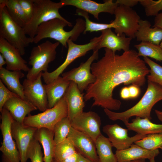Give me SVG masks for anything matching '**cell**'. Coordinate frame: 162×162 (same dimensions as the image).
<instances>
[{"label": "cell", "mask_w": 162, "mask_h": 162, "mask_svg": "<svg viewBox=\"0 0 162 162\" xmlns=\"http://www.w3.org/2000/svg\"><path fill=\"white\" fill-rule=\"evenodd\" d=\"M104 51V56L91 65V71L96 80L88 87L84 99L87 101L93 98L92 106L118 110L121 102L113 98L114 89L122 84L143 86L149 69L135 50H130L121 55L106 48Z\"/></svg>", "instance_id": "cell-1"}, {"label": "cell", "mask_w": 162, "mask_h": 162, "mask_svg": "<svg viewBox=\"0 0 162 162\" xmlns=\"http://www.w3.org/2000/svg\"><path fill=\"white\" fill-rule=\"evenodd\" d=\"M67 26L72 27V25L67 20L58 18L44 22L38 26L36 34L33 38V43L37 44L44 39L50 38L67 48V42L69 39L76 41L81 34L83 33L86 28L85 22L82 19H77L73 28L68 32L64 29V27Z\"/></svg>", "instance_id": "cell-2"}, {"label": "cell", "mask_w": 162, "mask_h": 162, "mask_svg": "<svg viewBox=\"0 0 162 162\" xmlns=\"http://www.w3.org/2000/svg\"><path fill=\"white\" fill-rule=\"evenodd\" d=\"M162 100V86L159 84L148 81V87L140 101L130 108L122 112H115L104 109V112L111 120H120L124 123L129 122L133 116L152 119L151 112L154 105Z\"/></svg>", "instance_id": "cell-3"}, {"label": "cell", "mask_w": 162, "mask_h": 162, "mask_svg": "<svg viewBox=\"0 0 162 162\" xmlns=\"http://www.w3.org/2000/svg\"><path fill=\"white\" fill-rule=\"evenodd\" d=\"M0 37L17 49L22 56L25 54V48L33 43V38L26 36L24 28L11 18L5 5L1 3Z\"/></svg>", "instance_id": "cell-4"}, {"label": "cell", "mask_w": 162, "mask_h": 162, "mask_svg": "<svg viewBox=\"0 0 162 162\" xmlns=\"http://www.w3.org/2000/svg\"><path fill=\"white\" fill-rule=\"evenodd\" d=\"M34 11L33 15L23 28L26 35L33 38L38 26L51 20L58 18L66 20L59 14V9L64 6L60 2L50 0H33Z\"/></svg>", "instance_id": "cell-5"}, {"label": "cell", "mask_w": 162, "mask_h": 162, "mask_svg": "<svg viewBox=\"0 0 162 162\" xmlns=\"http://www.w3.org/2000/svg\"><path fill=\"white\" fill-rule=\"evenodd\" d=\"M60 44L47 40L32 48L28 62L32 68L26 75L27 79H35L42 71H47L49 64L56 58V49Z\"/></svg>", "instance_id": "cell-6"}, {"label": "cell", "mask_w": 162, "mask_h": 162, "mask_svg": "<svg viewBox=\"0 0 162 162\" xmlns=\"http://www.w3.org/2000/svg\"><path fill=\"white\" fill-rule=\"evenodd\" d=\"M68 115L67 104L64 95L53 107L36 115H28L25 117L22 124L37 129L46 128L53 131L55 124Z\"/></svg>", "instance_id": "cell-7"}, {"label": "cell", "mask_w": 162, "mask_h": 162, "mask_svg": "<svg viewBox=\"0 0 162 162\" xmlns=\"http://www.w3.org/2000/svg\"><path fill=\"white\" fill-rule=\"evenodd\" d=\"M100 38V36L95 37L91 39L89 43L84 44H76L69 39L67 42L68 48L67 54L64 62L52 72L47 71L42 73V76L45 83L48 84L59 76L75 60L85 56L90 50H94Z\"/></svg>", "instance_id": "cell-8"}, {"label": "cell", "mask_w": 162, "mask_h": 162, "mask_svg": "<svg viewBox=\"0 0 162 162\" xmlns=\"http://www.w3.org/2000/svg\"><path fill=\"white\" fill-rule=\"evenodd\" d=\"M1 112L0 128L3 140L0 147L2 162H20V154L11 132L14 119L10 112L3 108Z\"/></svg>", "instance_id": "cell-9"}, {"label": "cell", "mask_w": 162, "mask_h": 162, "mask_svg": "<svg viewBox=\"0 0 162 162\" xmlns=\"http://www.w3.org/2000/svg\"><path fill=\"white\" fill-rule=\"evenodd\" d=\"M114 14L115 19L112 22L115 24V31L117 35L124 34L128 37L135 38L141 19L136 12L131 8L118 5Z\"/></svg>", "instance_id": "cell-10"}, {"label": "cell", "mask_w": 162, "mask_h": 162, "mask_svg": "<svg viewBox=\"0 0 162 162\" xmlns=\"http://www.w3.org/2000/svg\"><path fill=\"white\" fill-rule=\"evenodd\" d=\"M93 51L92 55L85 62L81 63L78 67L62 74L65 80L75 83L82 93L95 81V77L91 72V66L93 62L98 59L99 54L98 50Z\"/></svg>", "instance_id": "cell-11"}, {"label": "cell", "mask_w": 162, "mask_h": 162, "mask_svg": "<svg viewBox=\"0 0 162 162\" xmlns=\"http://www.w3.org/2000/svg\"><path fill=\"white\" fill-rule=\"evenodd\" d=\"M42 73L35 79H24L22 85L26 100L43 112L48 109V102L46 91L41 81Z\"/></svg>", "instance_id": "cell-12"}, {"label": "cell", "mask_w": 162, "mask_h": 162, "mask_svg": "<svg viewBox=\"0 0 162 162\" xmlns=\"http://www.w3.org/2000/svg\"><path fill=\"white\" fill-rule=\"evenodd\" d=\"M75 129L87 135L94 142L102 134L100 117L92 111L83 112L70 122Z\"/></svg>", "instance_id": "cell-13"}, {"label": "cell", "mask_w": 162, "mask_h": 162, "mask_svg": "<svg viewBox=\"0 0 162 162\" xmlns=\"http://www.w3.org/2000/svg\"><path fill=\"white\" fill-rule=\"evenodd\" d=\"M128 130L117 124L106 125L103 128V132L108 136L112 147L115 148L117 150L127 149L147 135L137 134L134 136L130 137L128 135Z\"/></svg>", "instance_id": "cell-14"}, {"label": "cell", "mask_w": 162, "mask_h": 162, "mask_svg": "<svg viewBox=\"0 0 162 162\" xmlns=\"http://www.w3.org/2000/svg\"><path fill=\"white\" fill-rule=\"evenodd\" d=\"M11 129L13 137L20 154V162H27L28 150L37 129L25 126L14 120Z\"/></svg>", "instance_id": "cell-15"}, {"label": "cell", "mask_w": 162, "mask_h": 162, "mask_svg": "<svg viewBox=\"0 0 162 162\" xmlns=\"http://www.w3.org/2000/svg\"><path fill=\"white\" fill-rule=\"evenodd\" d=\"M63 6L71 5L93 16L98 20L99 14L102 12L114 14L115 10L118 6L112 0H105L104 3H100L91 0H61Z\"/></svg>", "instance_id": "cell-16"}, {"label": "cell", "mask_w": 162, "mask_h": 162, "mask_svg": "<svg viewBox=\"0 0 162 162\" xmlns=\"http://www.w3.org/2000/svg\"><path fill=\"white\" fill-rule=\"evenodd\" d=\"M67 138L78 153L92 162H99L95 142L91 138L72 127Z\"/></svg>", "instance_id": "cell-17"}, {"label": "cell", "mask_w": 162, "mask_h": 162, "mask_svg": "<svg viewBox=\"0 0 162 162\" xmlns=\"http://www.w3.org/2000/svg\"><path fill=\"white\" fill-rule=\"evenodd\" d=\"M0 52L5 60L7 70H23L27 72L29 70L30 68L26 64L27 62L22 58L18 50L1 37Z\"/></svg>", "instance_id": "cell-18"}, {"label": "cell", "mask_w": 162, "mask_h": 162, "mask_svg": "<svg viewBox=\"0 0 162 162\" xmlns=\"http://www.w3.org/2000/svg\"><path fill=\"white\" fill-rule=\"evenodd\" d=\"M101 32L100 40L93 51L98 50L102 48L110 50L115 52L117 51L122 50L125 52L130 50L131 38L126 37L124 34L118 36L110 28L104 30Z\"/></svg>", "instance_id": "cell-19"}, {"label": "cell", "mask_w": 162, "mask_h": 162, "mask_svg": "<svg viewBox=\"0 0 162 162\" xmlns=\"http://www.w3.org/2000/svg\"><path fill=\"white\" fill-rule=\"evenodd\" d=\"M84 95L77 85L70 81L64 94L68 106V117L70 122L83 112L85 106Z\"/></svg>", "instance_id": "cell-20"}, {"label": "cell", "mask_w": 162, "mask_h": 162, "mask_svg": "<svg viewBox=\"0 0 162 162\" xmlns=\"http://www.w3.org/2000/svg\"><path fill=\"white\" fill-rule=\"evenodd\" d=\"M159 153L158 149L148 150L134 143L127 149L116 150L115 154L117 162H128L143 159L150 160L154 158Z\"/></svg>", "instance_id": "cell-21"}, {"label": "cell", "mask_w": 162, "mask_h": 162, "mask_svg": "<svg viewBox=\"0 0 162 162\" xmlns=\"http://www.w3.org/2000/svg\"><path fill=\"white\" fill-rule=\"evenodd\" d=\"M3 107L10 112L14 120L22 124L27 115L37 110L31 103L19 96L9 100L5 103Z\"/></svg>", "instance_id": "cell-22"}, {"label": "cell", "mask_w": 162, "mask_h": 162, "mask_svg": "<svg viewBox=\"0 0 162 162\" xmlns=\"http://www.w3.org/2000/svg\"><path fill=\"white\" fill-rule=\"evenodd\" d=\"M70 82L59 76L49 83L44 85L47 98L48 109L53 107L64 96Z\"/></svg>", "instance_id": "cell-23"}, {"label": "cell", "mask_w": 162, "mask_h": 162, "mask_svg": "<svg viewBox=\"0 0 162 162\" xmlns=\"http://www.w3.org/2000/svg\"><path fill=\"white\" fill-rule=\"evenodd\" d=\"M139 27L135 34L138 41L148 42L159 45L162 41V29L157 27H151L148 21L140 19Z\"/></svg>", "instance_id": "cell-24"}, {"label": "cell", "mask_w": 162, "mask_h": 162, "mask_svg": "<svg viewBox=\"0 0 162 162\" xmlns=\"http://www.w3.org/2000/svg\"><path fill=\"white\" fill-rule=\"evenodd\" d=\"M24 76L21 70L10 71L3 67L0 69V80L3 83L10 91L26 100L23 86L20 82V79Z\"/></svg>", "instance_id": "cell-25"}, {"label": "cell", "mask_w": 162, "mask_h": 162, "mask_svg": "<svg viewBox=\"0 0 162 162\" xmlns=\"http://www.w3.org/2000/svg\"><path fill=\"white\" fill-rule=\"evenodd\" d=\"M53 131L46 128L37 129L34 137L42 145L44 151V162H52L55 144Z\"/></svg>", "instance_id": "cell-26"}, {"label": "cell", "mask_w": 162, "mask_h": 162, "mask_svg": "<svg viewBox=\"0 0 162 162\" xmlns=\"http://www.w3.org/2000/svg\"><path fill=\"white\" fill-rule=\"evenodd\" d=\"M124 124L128 130L134 131L137 134L147 135L162 133V124L154 123L146 118L136 117L131 122H127Z\"/></svg>", "instance_id": "cell-27"}, {"label": "cell", "mask_w": 162, "mask_h": 162, "mask_svg": "<svg viewBox=\"0 0 162 162\" xmlns=\"http://www.w3.org/2000/svg\"><path fill=\"white\" fill-rule=\"evenodd\" d=\"M0 3L4 4L11 18L24 28L28 22L29 19L18 0H0Z\"/></svg>", "instance_id": "cell-28"}, {"label": "cell", "mask_w": 162, "mask_h": 162, "mask_svg": "<svg viewBox=\"0 0 162 162\" xmlns=\"http://www.w3.org/2000/svg\"><path fill=\"white\" fill-rule=\"evenodd\" d=\"M95 142L99 162H117L112 150V146L108 138L101 134Z\"/></svg>", "instance_id": "cell-29"}, {"label": "cell", "mask_w": 162, "mask_h": 162, "mask_svg": "<svg viewBox=\"0 0 162 162\" xmlns=\"http://www.w3.org/2000/svg\"><path fill=\"white\" fill-rule=\"evenodd\" d=\"M134 47L137 50L139 56L150 57L157 61L162 62V49L158 45L150 43L141 42L136 44Z\"/></svg>", "instance_id": "cell-30"}, {"label": "cell", "mask_w": 162, "mask_h": 162, "mask_svg": "<svg viewBox=\"0 0 162 162\" xmlns=\"http://www.w3.org/2000/svg\"><path fill=\"white\" fill-rule=\"evenodd\" d=\"M76 152L71 141L67 138L55 145L54 159L57 162H61Z\"/></svg>", "instance_id": "cell-31"}, {"label": "cell", "mask_w": 162, "mask_h": 162, "mask_svg": "<svg viewBox=\"0 0 162 162\" xmlns=\"http://www.w3.org/2000/svg\"><path fill=\"white\" fill-rule=\"evenodd\" d=\"M72 126L68 117L64 118L55 125L54 130V141L55 145L66 139Z\"/></svg>", "instance_id": "cell-32"}, {"label": "cell", "mask_w": 162, "mask_h": 162, "mask_svg": "<svg viewBox=\"0 0 162 162\" xmlns=\"http://www.w3.org/2000/svg\"><path fill=\"white\" fill-rule=\"evenodd\" d=\"M76 14L83 17L85 19V29L83 32L86 34L87 32H101L108 28H115L114 24L111 22L109 24L98 23L91 21L89 19L88 13L82 10L77 9L76 10Z\"/></svg>", "instance_id": "cell-33"}, {"label": "cell", "mask_w": 162, "mask_h": 162, "mask_svg": "<svg viewBox=\"0 0 162 162\" xmlns=\"http://www.w3.org/2000/svg\"><path fill=\"white\" fill-rule=\"evenodd\" d=\"M134 143L148 150L160 148L162 147V133L147 135L145 137Z\"/></svg>", "instance_id": "cell-34"}, {"label": "cell", "mask_w": 162, "mask_h": 162, "mask_svg": "<svg viewBox=\"0 0 162 162\" xmlns=\"http://www.w3.org/2000/svg\"><path fill=\"white\" fill-rule=\"evenodd\" d=\"M143 59L150 68L149 74L147 76L148 81L156 83L162 86V66L148 57H144Z\"/></svg>", "instance_id": "cell-35"}, {"label": "cell", "mask_w": 162, "mask_h": 162, "mask_svg": "<svg viewBox=\"0 0 162 162\" xmlns=\"http://www.w3.org/2000/svg\"><path fill=\"white\" fill-rule=\"evenodd\" d=\"M139 2L144 8L147 16H156L162 10V0H140Z\"/></svg>", "instance_id": "cell-36"}, {"label": "cell", "mask_w": 162, "mask_h": 162, "mask_svg": "<svg viewBox=\"0 0 162 162\" xmlns=\"http://www.w3.org/2000/svg\"><path fill=\"white\" fill-rule=\"evenodd\" d=\"M28 158L31 162H44L40 144L35 137L31 143L28 152Z\"/></svg>", "instance_id": "cell-37"}, {"label": "cell", "mask_w": 162, "mask_h": 162, "mask_svg": "<svg viewBox=\"0 0 162 162\" xmlns=\"http://www.w3.org/2000/svg\"><path fill=\"white\" fill-rule=\"evenodd\" d=\"M18 96H19L6 88L0 80V112L2 111L4 104L8 100L13 97Z\"/></svg>", "instance_id": "cell-38"}, {"label": "cell", "mask_w": 162, "mask_h": 162, "mask_svg": "<svg viewBox=\"0 0 162 162\" xmlns=\"http://www.w3.org/2000/svg\"><path fill=\"white\" fill-rule=\"evenodd\" d=\"M18 1L29 21L32 17L34 11L33 0H18Z\"/></svg>", "instance_id": "cell-39"}, {"label": "cell", "mask_w": 162, "mask_h": 162, "mask_svg": "<svg viewBox=\"0 0 162 162\" xmlns=\"http://www.w3.org/2000/svg\"><path fill=\"white\" fill-rule=\"evenodd\" d=\"M140 0H117L115 2L118 5L131 8L136 5Z\"/></svg>", "instance_id": "cell-40"}, {"label": "cell", "mask_w": 162, "mask_h": 162, "mask_svg": "<svg viewBox=\"0 0 162 162\" xmlns=\"http://www.w3.org/2000/svg\"><path fill=\"white\" fill-rule=\"evenodd\" d=\"M128 87L130 99L136 98L139 96L140 92L139 87L135 85H131Z\"/></svg>", "instance_id": "cell-41"}, {"label": "cell", "mask_w": 162, "mask_h": 162, "mask_svg": "<svg viewBox=\"0 0 162 162\" xmlns=\"http://www.w3.org/2000/svg\"><path fill=\"white\" fill-rule=\"evenodd\" d=\"M120 94L121 98L123 99H130L128 87L125 86L122 88L120 91Z\"/></svg>", "instance_id": "cell-42"}, {"label": "cell", "mask_w": 162, "mask_h": 162, "mask_svg": "<svg viewBox=\"0 0 162 162\" xmlns=\"http://www.w3.org/2000/svg\"><path fill=\"white\" fill-rule=\"evenodd\" d=\"M153 27H157L162 29V12L159 13L155 16Z\"/></svg>", "instance_id": "cell-43"}, {"label": "cell", "mask_w": 162, "mask_h": 162, "mask_svg": "<svg viewBox=\"0 0 162 162\" xmlns=\"http://www.w3.org/2000/svg\"><path fill=\"white\" fill-rule=\"evenodd\" d=\"M79 154V153L76 152L74 154L65 159L61 162H77Z\"/></svg>", "instance_id": "cell-44"}, {"label": "cell", "mask_w": 162, "mask_h": 162, "mask_svg": "<svg viewBox=\"0 0 162 162\" xmlns=\"http://www.w3.org/2000/svg\"><path fill=\"white\" fill-rule=\"evenodd\" d=\"M79 157L77 162H92L87 159L79 153Z\"/></svg>", "instance_id": "cell-45"}, {"label": "cell", "mask_w": 162, "mask_h": 162, "mask_svg": "<svg viewBox=\"0 0 162 162\" xmlns=\"http://www.w3.org/2000/svg\"><path fill=\"white\" fill-rule=\"evenodd\" d=\"M6 64L5 60L2 56V55L0 54V69L3 68V66L4 64Z\"/></svg>", "instance_id": "cell-46"}, {"label": "cell", "mask_w": 162, "mask_h": 162, "mask_svg": "<svg viewBox=\"0 0 162 162\" xmlns=\"http://www.w3.org/2000/svg\"><path fill=\"white\" fill-rule=\"evenodd\" d=\"M154 111L158 118L162 122V111L157 110H155Z\"/></svg>", "instance_id": "cell-47"}, {"label": "cell", "mask_w": 162, "mask_h": 162, "mask_svg": "<svg viewBox=\"0 0 162 162\" xmlns=\"http://www.w3.org/2000/svg\"><path fill=\"white\" fill-rule=\"evenodd\" d=\"M128 162H146L145 159H140L130 161Z\"/></svg>", "instance_id": "cell-48"}, {"label": "cell", "mask_w": 162, "mask_h": 162, "mask_svg": "<svg viewBox=\"0 0 162 162\" xmlns=\"http://www.w3.org/2000/svg\"><path fill=\"white\" fill-rule=\"evenodd\" d=\"M149 162H155L154 158H152L149 160Z\"/></svg>", "instance_id": "cell-49"}, {"label": "cell", "mask_w": 162, "mask_h": 162, "mask_svg": "<svg viewBox=\"0 0 162 162\" xmlns=\"http://www.w3.org/2000/svg\"><path fill=\"white\" fill-rule=\"evenodd\" d=\"M160 47L162 49V41H161V42L160 43Z\"/></svg>", "instance_id": "cell-50"}, {"label": "cell", "mask_w": 162, "mask_h": 162, "mask_svg": "<svg viewBox=\"0 0 162 162\" xmlns=\"http://www.w3.org/2000/svg\"><path fill=\"white\" fill-rule=\"evenodd\" d=\"M52 162H57L54 159H53L52 161Z\"/></svg>", "instance_id": "cell-51"}, {"label": "cell", "mask_w": 162, "mask_h": 162, "mask_svg": "<svg viewBox=\"0 0 162 162\" xmlns=\"http://www.w3.org/2000/svg\"><path fill=\"white\" fill-rule=\"evenodd\" d=\"M160 148L162 150V147Z\"/></svg>", "instance_id": "cell-52"}]
</instances>
